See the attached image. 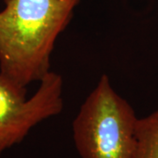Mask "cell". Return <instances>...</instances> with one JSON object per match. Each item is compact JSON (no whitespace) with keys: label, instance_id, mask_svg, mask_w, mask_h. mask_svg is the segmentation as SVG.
I'll return each instance as SVG.
<instances>
[{"label":"cell","instance_id":"1","mask_svg":"<svg viewBox=\"0 0 158 158\" xmlns=\"http://www.w3.org/2000/svg\"><path fill=\"white\" fill-rule=\"evenodd\" d=\"M80 0H5L0 11V74L21 88L50 72L57 37Z\"/></svg>","mask_w":158,"mask_h":158},{"label":"cell","instance_id":"2","mask_svg":"<svg viewBox=\"0 0 158 158\" xmlns=\"http://www.w3.org/2000/svg\"><path fill=\"white\" fill-rule=\"evenodd\" d=\"M138 117L106 75L81 106L72 124L81 158H134Z\"/></svg>","mask_w":158,"mask_h":158},{"label":"cell","instance_id":"3","mask_svg":"<svg viewBox=\"0 0 158 158\" xmlns=\"http://www.w3.org/2000/svg\"><path fill=\"white\" fill-rule=\"evenodd\" d=\"M62 89V77L50 71L40 81L34 95L27 98L26 88L0 74V156L20 143L35 126L61 113Z\"/></svg>","mask_w":158,"mask_h":158},{"label":"cell","instance_id":"4","mask_svg":"<svg viewBox=\"0 0 158 158\" xmlns=\"http://www.w3.org/2000/svg\"><path fill=\"white\" fill-rule=\"evenodd\" d=\"M134 158H158V109L138 118Z\"/></svg>","mask_w":158,"mask_h":158}]
</instances>
